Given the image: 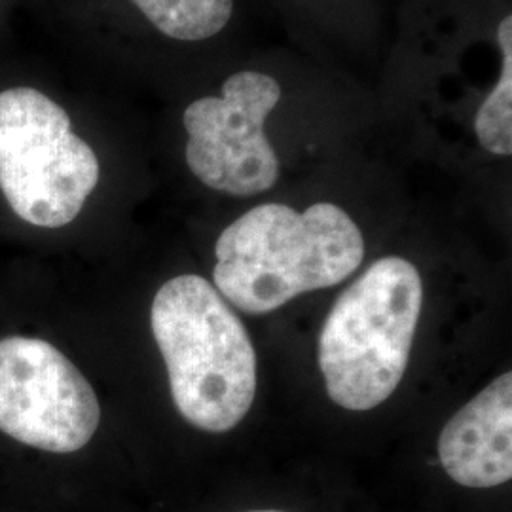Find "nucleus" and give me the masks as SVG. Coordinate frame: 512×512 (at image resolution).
<instances>
[{
    "label": "nucleus",
    "instance_id": "1",
    "mask_svg": "<svg viewBox=\"0 0 512 512\" xmlns=\"http://www.w3.org/2000/svg\"><path fill=\"white\" fill-rule=\"evenodd\" d=\"M215 255L217 291L238 310L262 315L348 279L365 258V238L334 203L306 211L264 203L220 234Z\"/></svg>",
    "mask_w": 512,
    "mask_h": 512
},
{
    "label": "nucleus",
    "instance_id": "2",
    "mask_svg": "<svg viewBox=\"0 0 512 512\" xmlns=\"http://www.w3.org/2000/svg\"><path fill=\"white\" fill-rule=\"evenodd\" d=\"M150 325L184 420L207 433L234 429L255 401L256 353L222 294L200 275L173 277L154 296Z\"/></svg>",
    "mask_w": 512,
    "mask_h": 512
},
{
    "label": "nucleus",
    "instance_id": "3",
    "mask_svg": "<svg viewBox=\"0 0 512 512\" xmlns=\"http://www.w3.org/2000/svg\"><path fill=\"white\" fill-rule=\"evenodd\" d=\"M423 283L401 256L376 260L348 287L319 336V368L330 399L365 412L403 380L420 319Z\"/></svg>",
    "mask_w": 512,
    "mask_h": 512
},
{
    "label": "nucleus",
    "instance_id": "4",
    "mask_svg": "<svg viewBox=\"0 0 512 512\" xmlns=\"http://www.w3.org/2000/svg\"><path fill=\"white\" fill-rule=\"evenodd\" d=\"M97 183L99 160L65 110L35 88L0 93V190L19 219L67 226Z\"/></svg>",
    "mask_w": 512,
    "mask_h": 512
},
{
    "label": "nucleus",
    "instance_id": "5",
    "mask_svg": "<svg viewBox=\"0 0 512 512\" xmlns=\"http://www.w3.org/2000/svg\"><path fill=\"white\" fill-rule=\"evenodd\" d=\"M101 406L92 384L40 338L0 340V431L50 454H73L93 439Z\"/></svg>",
    "mask_w": 512,
    "mask_h": 512
},
{
    "label": "nucleus",
    "instance_id": "6",
    "mask_svg": "<svg viewBox=\"0 0 512 512\" xmlns=\"http://www.w3.org/2000/svg\"><path fill=\"white\" fill-rule=\"evenodd\" d=\"M281 99L270 74L243 71L222 84L220 97H202L184 110L186 164L205 186L255 196L279 179V160L264 124Z\"/></svg>",
    "mask_w": 512,
    "mask_h": 512
},
{
    "label": "nucleus",
    "instance_id": "7",
    "mask_svg": "<svg viewBox=\"0 0 512 512\" xmlns=\"http://www.w3.org/2000/svg\"><path fill=\"white\" fill-rule=\"evenodd\" d=\"M439 458L465 488H495L512 478V374L505 372L448 421Z\"/></svg>",
    "mask_w": 512,
    "mask_h": 512
},
{
    "label": "nucleus",
    "instance_id": "8",
    "mask_svg": "<svg viewBox=\"0 0 512 512\" xmlns=\"http://www.w3.org/2000/svg\"><path fill=\"white\" fill-rule=\"evenodd\" d=\"M165 37L198 42L219 35L234 12V0H131Z\"/></svg>",
    "mask_w": 512,
    "mask_h": 512
},
{
    "label": "nucleus",
    "instance_id": "9",
    "mask_svg": "<svg viewBox=\"0 0 512 512\" xmlns=\"http://www.w3.org/2000/svg\"><path fill=\"white\" fill-rule=\"evenodd\" d=\"M501 74L475 116V133L484 150L495 156L512 154V16L497 27Z\"/></svg>",
    "mask_w": 512,
    "mask_h": 512
},
{
    "label": "nucleus",
    "instance_id": "10",
    "mask_svg": "<svg viewBox=\"0 0 512 512\" xmlns=\"http://www.w3.org/2000/svg\"><path fill=\"white\" fill-rule=\"evenodd\" d=\"M249 512H283V511H249Z\"/></svg>",
    "mask_w": 512,
    "mask_h": 512
}]
</instances>
